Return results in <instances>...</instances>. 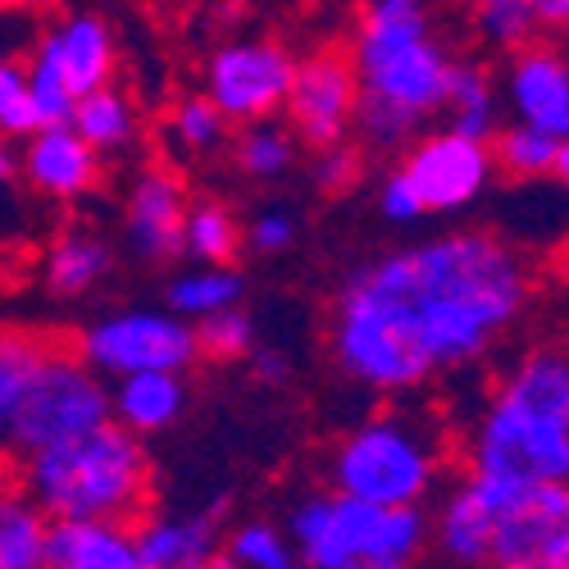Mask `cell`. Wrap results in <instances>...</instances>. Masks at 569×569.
Instances as JSON below:
<instances>
[{
    "label": "cell",
    "mask_w": 569,
    "mask_h": 569,
    "mask_svg": "<svg viewBox=\"0 0 569 569\" xmlns=\"http://www.w3.org/2000/svg\"><path fill=\"white\" fill-rule=\"evenodd\" d=\"M533 301V269L497 232H442L365 260L333 301L328 342L351 383L415 392L483 360Z\"/></svg>",
    "instance_id": "1"
},
{
    "label": "cell",
    "mask_w": 569,
    "mask_h": 569,
    "mask_svg": "<svg viewBox=\"0 0 569 569\" xmlns=\"http://www.w3.org/2000/svg\"><path fill=\"white\" fill-rule=\"evenodd\" d=\"M465 473L506 492L569 488V351L533 347L488 392L469 429Z\"/></svg>",
    "instance_id": "2"
},
{
    "label": "cell",
    "mask_w": 569,
    "mask_h": 569,
    "mask_svg": "<svg viewBox=\"0 0 569 569\" xmlns=\"http://www.w3.org/2000/svg\"><path fill=\"white\" fill-rule=\"evenodd\" d=\"M351 73L360 87L356 128L373 147H401L433 114H447L451 46L419 0H373L356 14Z\"/></svg>",
    "instance_id": "3"
},
{
    "label": "cell",
    "mask_w": 569,
    "mask_h": 569,
    "mask_svg": "<svg viewBox=\"0 0 569 569\" xmlns=\"http://www.w3.org/2000/svg\"><path fill=\"white\" fill-rule=\"evenodd\" d=\"M151 488V460L132 433L106 423L23 460V497L60 525H123Z\"/></svg>",
    "instance_id": "4"
},
{
    "label": "cell",
    "mask_w": 569,
    "mask_h": 569,
    "mask_svg": "<svg viewBox=\"0 0 569 569\" xmlns=\"http://www.w3.org/2000/svg\"><path fill=\"white\" fill-rule=\"evenodd\" d=\"M288 538L297 560L310 569H419L433 542V519L423 506L388 510L315 492L292 510Z\"/></svg>",
    "instance_id": "5"
},
{
    "label": "cell",
    "mask_w": 569,
    "mask_h": 569,
    "mask_svg": "<svg viewBox=\"0 0 569 569\" xmlns=\"http://www.w3.org/2000/svg\"><path fill=\"white\" fill-rule=\"evenodd\" d=\"M328 479H333L338 497L410 510L423 506V497L442 479V442L433 423L415 415H378L333 447Z\"/></svg>",
    "instance_id": "6"
},
{
    "label": "cell",
    "mask_w": 569,
    "mask_h": 569,
    "mask_svg": "<svg viewBox=\"0 0 569 569\" xmlns=\"http://www.w3.org/2000/svg\"><path fill=\"white\" fill-rule=\"evenodd\" d=\"M106 423H114L106 378L91 365H82V356L46 351V360L37 365L32 383L19 401L10 447L19 460H32L41 451L82 438V433H97Z\"/></svg>",
    "instance_id": "7"
},
{
    "label": "cell",
    "mask_w": 569,
    "mask_h": 569,
    "mask_svg": "<svg viewBox=\"0 0 569 569\" xmlns=\"http://www.w3.org/2000/svg\"><path fill=\"white\" fill-rule=\"evenodd\" d=\"M297 82V56L273 37H242L223 41L206 60V91L201 97L228 123H273L278 110H288Z\"/></svg>",
    "instance_id": "8"
},
{
    "label": "cell",
    "mask_w": 569,
    "mask_h": 569,
    "mask_svg": "<svg viewBox=\"0 0 569 569\" xmlns=\"http://www.w3.org/2000/svg\"><path fill=\"white\" fill-rule=\"evenodd\" d=\"M201 360L197 328L169 310H119L82 333V365L97 373H187Z\"/></svg>",
    "instance_id": "9"
},
{
    "label": "cell",
    "mask_w": 569,
    "mask_h": 569,
    "mask_svg": "<svg viewBox=\"0 0 569 569\" xmlns=\"http://www.w3.org/2000/svg\"><path fill=\"white\" fill-rule=\"evenodd\" d=\"M483 569H569V488L515 492L497 515Z\"/></svg>",
    "instance_id": "10"
},
{
    "label": "cell",
    "mask_w": 569,
    "mask_h": 569,
    "mask_svg": "<svg viewBox=\"0 0 569 569\" xmlns=\"http://www.w3.org/2000/svg\"><path fill=\"white\" fill-rule=\"evenodd\" d=\"M401 173L415 187L423 214H456L483 197L497 164H492V147L442 128L415 141L410 156L401 160Z\"/></svg>",
    "instance_id": "11"
},
{
    "label": "cell",
    "mask_w": 569,
    "mask_h": 569,
    "mask_svg": "<svg viewBox=\"0 0 569 569\" xmlns=\"http://www.w3.org/2000/svg\"><path fill=\"white\" fill-rule=\"evenodd\" d=\"M360 87L351 73L347 51H315L310 60H297V82L288 97L292 132L315 151L342 147V137L356 123Z\"/></svg>",
    "instance_id": "12"
},
{
    "label": "cell",
    "mask_w": 569,
    "mask_h": 569,
    "mask_svg": "<svg viewBox=\"0 0 569 569\" xmlns=\"http://www.w3.org/2000/svg\"><path fill=\"white\" fill-rule=\"evenodd\" d=\"M506 106L519 128H533L551 141H569V56L560 46L533 41L506 60Z\"/></svg>",
    "instance_id": "13"
},
{
    "label": "cell",
    "mask_w": 569,
    "mask_h": 569,
    "mask_svg": "<svg viewBox=\"0 0 569 569\" xmlns=\"http://www.w3.org/2000/svg\"><path fill=\"white\" fill-rule=\"evenodd\" d=\"M187 187L173 169L151 164L141 169L123 197V237L137 260L147 264H169L178 260L182 247V228H187Z\"/></svg>",
    "instance_id": "14"
},
{
    "label": "cell",
    "mask_w": 569,
    "mask_h": 569,
    "mask_svg": "<svg viewBox=\"0 0 569 569\" xmlns=\"http://www.w3.org/2000/svg\"><path fill=\"white\" fill-rule=\"evenodd\" d=\"M515 492L492 488L483 479H465L456 488H447V497L438 501L433 515V542L442 551L447 565L456 569H483L488 551H492V533H497V515Z\"/></svg>",
    "instance_id": "15"
},
{
    "label": "cell",
    "mask_w": 569,
    "mask_h": 569,
    "mask_svg": "<svg viewBox=\"0 0 569 569\" xmlns=\"http://www.w3.org/2000/svg\"><path fill=\"white\" fill-rule=\"evenodd\" d=\"M19 173L32 192L51 201H82L101 182V156L73 128H41L37 137H28Z\"/></svg>",
    "instance_id": "16"
},
{
    "label": "cell",
    "mask_w": 569,
    "mask_h": 569,
    "mask_svg": "<svg viewBox=\"0 0 569 569\" xmlns=\"http://www.w3.org/2000/svg\"><path fill=\"white\" fill-rule=\"evenodd\" d=\"M41 41L51 46V56L73 91V101L91 97L101 87H114V69H119V46L106 19L97 14H69L56 28H46Z\"/></svg>",
    "instance_id": "17"
},
{
    "label": "cell",
    "mask_w": 569,
    "mask_h": 569,
    "mask_svg": "<svg viewBox=\"0 0 569 569\" xmlns=\"http://www.w3.org/2000/svg\"><path fill=\"white\" fill-rule=\"evenodd\" d=\"M141 569H210L219 556V515H173V519H151L132 533Z\"/></svg>",
    "instance_id": "18"
},
{
    "label": "cell",
    "mask_w": 569,
    "mask_h": 569,
    "mask_svg": "<svg viewBox=\"0 0 569 569\" xmlns=\"http://www.w3.org/2000/svg\"><path fill=\"white\" fill-rule=\"evenodd\" d=\"M110 406H114L119 429L141 442L151 433H164L169 423L187 410V378L182 373H132V378H119V388L110 392Z\"/></svg>",
    "instance_id": "19"
},
{
    "label": "cell",
    "mask_w": 569,
    "mask_h": 569,
    "mask_svg": "<svg viewBox=\"0 0 569 569\" xmlns=\"http://www.w3.org/2000/svg\"><path fill=\"white\" fill-rule=\"evenodd\" d=\"M51 569H141L132 533L123 525H51L46 538Z\"/></svg>",
    "instance_id": "20"
},
{
    "label": "cell",
    "mask_w": 569,
    "mask_h": 569,
    "mask_svg": "<svg viewBox=\"0 0 569 569\" xmlns=\"http://www.w3.org/2000/svg\"><path fill=\"white\" fill-rule=\"evenodd\" d=\"M114 269V247L106 242L101 232H91V228H64L51 251H46V288H51L56 297H87L97 282Z\"/></svg>",
    "instance_id": "21"
},
{
    "label": "cell",
    "mask_w": 569,
    "mask_h": 569,
    "mask_svg": "<svg viewBox=\"0 0 569 569\" xmlns=\"http://www.w3.org/2000/svg\"><path fill=\"white\" fill-rule=\"evenodd\" d=\"M497 106H501V97H497L492 73L473 60H456L451 82H447V132L492 147V137L501 128Z\"/></svg>",
    "instance_id": "22"
},
{
    "label": "cell",
    "mask_w": 569,
    "mask_h": 569,
    "mask_svg": "<svg viewBox=\"0 0 569 569\" xmlns=\"http://www.w3.org/2000/svg\"><path fill=\"white\" fill-rule=\"evenodd\" d=\"M46 347L37 333H23V328H0V460L14 456V415L19 401L32 383L37 365L46 360Z\"/></svg>",
    "instance_id": "23"
},
{
    "label": "cell",
    "mask_w": 569,
    "mask_h": 569,
    "mask_svg": "<svg viewBox=\"0 0 569 569\" xmlns=\"http://www.w3.org/2000/svg\"><path fill=\"white\" fill-rule=\"evenodd\" d=\"M97 156H119L137 141V110L128 101V91L119 87H101L82 97L73 106V123H69Z\"/></svg>",
    "instance_id": "24"
},
{
    "label": "cell",
    "mask_w": 569,
    "mask_h": 569,
    "mask_svg": "<svg viewBox=\"0 0 569 569\" xmlns=\"http://www.w3.org/2000/svg\"><path fill=\"white\" fill-rule=\"evenodd\" d=\"M242 292H247V278L237 269H192L169 282L164 301H169V315L201 323L223 310H242Z\"/></svg>",
    "instance_id": "25"
},
{
    "label": "cell",
    "mask_w": 569,
    "mask_h": 569,
    "mask_svg": "<svg viewBox=\"0 0 569 569\" xmlns=\"http://www.w3.org/2000/svg\"><path fill=\"white\" fill-rule=\"evenodd\" d=\"M46 538H51V519L23 492H0V569H51Z\"/></svg>",
    "instance_id": "26"
},
{
    "label": "cell",
    "mask_w": 569,
    "mask_h": 569,
    "mask_svg": "<svg viewBox=\"0 0 569 569\" xmlns=\"http://www.w3.org/2000/svg\"><path fill=\"white\" fill-rule=\"evenodd\" d=\"M182 247L192 260H201V269H232L237 251H242V223H237L232 210H223L219 201H201V206L187 210Z\"/></svg>",
    "instance_id": "27"
},
{
    "label": "cell",
    "mask_w": 569,
    "mask_h": 569,
    "mask_svg": "<svg viewBox=\"0 0 569 569\" xmlns=\"http://www.w3.org/2000/svg\"><path fill=\"white\" fill-rule=\"evenodd\" d=\"M473 32L506 60L542 37L538 19H533V0H483V6L473 10Z\"/></svg>",
    "instance_id": "28"
},
{
    "label": "cell",
    "mask_w": 569,
    "mask_h": 569,
    "mask_svg": "<svg viewBox=\"0 0 569 569\" xmlns=\"http://www.w3.org/2000/svg\"><path fill=\"white\" fill-rule=\"evenodd\" d=\"M23 73H28V101L41 119V128H69L78 101H73V91H69L60 64H56V56H51V46H46L41 37L32 46V60L23 64Z\"/></svg>",
    "instance_id": "29"
},
{
    "label": "cell",
    "mask_w": 569,
    "mask_h": 569,
    "mask_svg": "<svg viewBox=\"0 0 569 569\" xmlns=\"http://www.w3.org/2000/svg\"><path fill=\"white\" fill-rule=\"evenodd\" d=\"M232 156H237V169H242L247 178L273 182L297 164V137L282 123H251V128H242V137H237Z\"/></svg>",
    "instance_id": "30"
},
{
    "label": "cell",
    "mask_w": 569,
    "mask_h": 569,
    "mask_svg": "<svg viewBox=\"0 0 569 569\" xmlns=\"http://www.w3.org/2000/svg\"><path fill=\"white\" fill-rule=\"evenodd\" d=\"M560 160V141L533 132V128H519V123H501L492 137V164L515 173V178H542L556 173Z\"/></svg>",
    "instance_id": "31"
},
{
    "label": "cell",
    "mask_w": 569,
    "mask_h": 569,
    "mask_svg": "<svg viewBox=\"0 0 569 569\" xmlns=\"http://www.w3.org/2000/svg\"><path fill=\"white\" fill-rule=\"evenodd\" d=\"M223 551L232 556L237 569H297L301 565L297 551H292V542H288V533H278L273 525H264V519H256V525H242V529L228 538Z\"/></svg>",
    "instance_id": "32"
},
{
    "label": "cell",
    "mask_w": 569,
    "mask_h": 569,
    "mask_svg": "<svg viewBox=\"0 0 569 569\" xmlns=\"http://www.w3.org/2000/svg\"><path fill=\"white\" fill-rule=\"evenodd\" d=\"M169 137L178 141L187 156H206V151L223 147L228 119H223L206 97H182L178 110H173V119H169Z\"/></svg>",
    "instance_id": "33"
},
{
    "label": "cell",
    "mask_w": 569,
    "mask_h": 569,
    "mask_svg": "<svg viewBox=\"0 0 569 569\" xmlns=\"http://www.w3.org/2000/svg\"><path fill=\"white\" fill-rule=\"evenodd\" d=\"M192 328H197L201 356H210V360H242L256 351V323L247 310H223V315L201 319Z\"/></svg>",
    "instance_id": "34"
},
{
    "label": "cell",
    "mask_w": 569,
    "mask_h": 569,
    "mask_svg": "<svg viewBox=\"0 0 569 569\" xmlns=\"http://www.w3.org/2000/svg\"><path fill=\"white\" fill-rule=\"evenodd\" d=\"M247 242H251V251H260V256H282V251L297 242V219L282 214V210H264V214L251 219Z\"/></svg>",
    "instance_id": "35"
},
{
    "label": "cell",
    "mask_w": 569,
    "mask_h": 569,
    "mask_svg": "<svg viewBox=\"0 0 569 569\" xmlns=\"http://www.w3.org/2000/svg\"><path fill=\"white\" fill-rule=\"evenodd\" d=\"M310 173H315L319 192H347V187L360 178V156L342 141V147H333V151H319Z\"/></svg>",
    "instance_id": "36"
},
{
    "label": "cell",
    "mask_w": 569,
    "mask_h": 569,
    "mask_svg": "<svg viewBox=\"0 0 569 569\" xmlns=\"http://www.w3.org/2000/svg\"><path fill=\"white\" fill-rule=\"evenodd\" d=\"M378 210H383V219L388 223H419L423 219V206H419V197H415V187L406 182V173L397 169V173H388L383 178V187H378Z\"/></svg>",
    "instance_id": "37"
},
{
    "label": "cell",
    "mask_w": 569,
    "mask_h": 569,
    "mask_svg": "<svg viewBox=\"0 0 569 569\" xmlns=\"http://www.w3.org/2000/svg\"><path fill=\"white\" fill-rule=\"evenodd\" d=\"M251 369H256V378H260V383H269V388L288 383V373H292L288 356H282V351H273V347H256V356H251Z\"/></svg>",
    "instance_id": "38"
},
{
    "label": "cell",
    "mask_w": 569,
    "mask_h": 569,
    "mask_svg": "<svg viewBox=\"0 0 569 569\" xmlns=\"http://www.w3.org/2000/svg\"><path fill=\"white\" fill-rule=\"evenodd\" d=\"M28 91V73H23V64L19 60H10V56H0V114H6L19 97Z\"/></svg>",
    "instance_id": "39"
},
{
    "label": "cell",
    "mask_w": 569,
    "mask_h": 569,
    "mask_svg": "<svg viewBox=\"0 0 569 569\" xmlns=\"http://www.w3.org/2000/svg\"><path fill=\"white\" fill-rule=\"evenodd\" d=\"M538 32H569V0H533Z\"/></svg>",
    "instance_id": "40"
},
{
    "label": "cell",
    "mask_w": 569,
    "mask_h": 569,
    "mask_svg": "<svg viewBox=\"0 0 569 569\" xmlns=\"http://www.w3.org/2000/svg\"><path fill=\"white\" fill-rule=\"evenodd\" d=\"M14 173H19V160H14V151L6 147V141H0V187H6Z\"/></svg>",
    "instance_id": "41"
},
{
    "label": "cell",
    "mask_w": 569,
    "mask_h": 569,
    "mask_svg": "<svg viewBox=\"0 0 569 569\" xmlns=\"http://www.w3.org/2000/svg\"><path fill=\"white\" fill-rule=\"evenodd\" d=\"M551 178H560V182L569 187V141L560 147V160H556V173H551Z\"/></svg>",
    "instance_id": "42"
},
{
    "label": "cell",
    "mask_w": 569,
    "mask_h": 569,
    "mask_svg": "<svg viewBox=\"0 0 569 569\" xmlns=\"http://www.w3.org/2000/svg\"><path fill=\"white\" fill-rule=\"evenodd\" d=\"M0 288H6V269H0Z\"/></svg>",
    "instance_id": "43"
},
{
    "label": "cell",
    "mask_w": 569,
    "mask_h": 569,
    "mask_svg": "<svg viewBox=\"0 0 569 569\" xmlns=\"http://www.w3.org/2000/svg\"><path fill=\"white\" fill-rule=\"evenodd\" d=\"M297 569H310V565H297Z\"/></svg>",
    "instance_id": "44"
}]
</instances>
